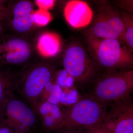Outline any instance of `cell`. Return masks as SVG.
I'll use <instances>...</instances> for the list:
<instances>
[{"instance_id": "obj_1", "label": "cell", "mask_w": 133, "mask_h": 133, "mask_svg": "<svg viewBox=\"0 0 133 133\" xmlns=\"http://www.w3.org/2000/svg\"><path fill=\"white\" fill-rule=\"evenodd\" d=\"M89 85L85 95L108 103L131 96L133 91V70H107Z\"/></svg>"}, {"instance_id": "obj_2", "label": "cell", "mask_w": 133, "mask_h": 133, "mask_svg": "<svg viewBox=\"0 0 133 133\" xmlns=\"http://www.w3.org/2000/svg\"><path fill=\"white\" fill-rule=\"evenodd\" d=\"M88 41L91 52L98 64L107 70L132 68V52L118 39L88 36Z\"/></svg>"}, {"instance_id": "obj_3", "label": "cell", "mask_w": 133, "mask_h": 133, "mask_svg": "<svg viewBox=\"0 0 133 133\" xmlns=\"http://www.w3.org/2000/svg\"><path fill=\"white\" fill-rule=\"evenodd\" d=\"M108 103L101 102L87 95L64 109L62 128L89 127L102 121Z\"/></svg>"}, {"instance_id": "obj_4", "label": "cell", "mask_w": 133, "mask_h": 133, "mask_svg": "<svg viewBox=\"0 0 133 133\" xmlns=\"http://www.w3.org/2000/svg\"><path fill=\"white\" fill-rule=\"evenodd\" d=\"M37 116L30 107L12 94L0 108V125L14 133H29L36 124Z\"/></svg>"}, {"instance_id": "obj_5", "label": "cell", "mask_w": 133, "mask_h": 133, "mask_svg": "<svg viewBox=\"0 0 133 133\" xmlns=\"http://www.w3.org/2000/svg\"><path fill=\"white\" fill-rule=\"evenodd\" d=\"M63 65L64 70L78 85L87 86L98 76V69L85 51L77 44L71 45L65 51Z\"/></svg>"}, {"instance_id": "obj_6", "label": "cell", "mask_w": 133, "mask_h": 133, "mask_svg": "<svg viewBox=\"0 0 133 133\" xmlns=\"http://www.w3.org/2000/svg\"><path fill=\"white\" fill-rule=\"evenodd\" d=\"M55 72L51 66L39 65L30 69L21 83L15 86L34 112L43 90L51 80Z\"/></svg>"}, {"instance_id": "obj_7", "label": "cell", "mask_w": 133, "mask_h": 133, "mask_svg": "<svg viewBox=\"0 0 133 133\" xmlns=\"http://www.w3.org/2000/svg\"><path fill=\"white\" fill-rule=\"evenodd\" d=\"M102 122L111 133H133V103L131 96L108 103Z\"/></svg>"}, {"instance_id": "obj_8", "label": "cell", "mask_w": 133, "mask_h": 133, "mask_svg": "<svg viewBox=\"0 0 133 133\" xmlns=\"http://www.w3.org/2000/svg\"><path fill=\"white\" fill-rule=\"evenodd\" d=\"M124 29L121 16L108 6L101 7L88 31V37L119 40Z\"/></svg>"}, {"instance_id": "obj_9", "label": "cell", "mask_w": 133, "mask_h": 133, "mask_svg": "<svg viewBox=\"0 0 133 133\" xmlns=\"http://www.w3.org/2000/svg\"><path fill=\"white\" fill-rule=\"evenodd\" d=\"M28 43L18 37L0 41V64H18L26 62L31 55Z\"/></svg>"}, {"instance_id": "obj_10", "label": "cell", "mask_w": 133, "mask_h": 133, "mask_svg": "<svg viewBox=\"0 0 133 133\" xmlns=\"http://www.w3.org/2000/svg\"><path fill=\"white\" fill-rule=\"evenodd\" d=\"M35 112L40 118L43 128L47 132H54L62 127L64 119V109L58 105L47 101L38 102Z\"/></svg>"}, {"instance_id": "obj_11", "label": "cell", "mask_w": 133, "mask_h": 133, "mask_svg": "<svg viewBox=\"0 0 133 133\" xmlns=\"http://www.w3.org/2000/svg\"><path fill=\"white\" fill-rule=\"evenodd\" d=\"M66 21L74 28H81L89 25L92 21L93 13L85 2L72 0L66 3L64 10Z\"/></svg>"}, {"instance_id": "obj_12", "label": "cell", "mask_w": 133, "mask_h": 133, "mask_svg": "<svg viewBox=\"0 0 133 133\" xmlns=\"http://www.w3.org/2000/svg\"><path fill=\"white\" fill-rule=\"evenodd\" d=\"M33 6L31 2L27 1H20L15 5L13 9L14 17L12 25L19 32L28 31L33 26Z\"/></svg>"}, {"instance_id": "obj_13", "label": "cell", "mask_w": 133, "mask_h": 133, "mask_svg": "<svg viewBox=\"0 0 133 133\" xmlns=\"http://www.w3.org/2000/svg\"><path fill=\"white\" fill-rule=\"evenodd\" d=\"M62 41L60 36L53 32H44L38 37L37 48L39 54L45 57L57 55L61 51Z\"/></svg>"}, {"instance_id": "obj_14", "label": "cell", "mask_w": 133, "mask_h": 133, "mask_svg": "<svg viewBox=\"0 0 133 133\" xmlns=\"http://www.w3.org/2000/svg\"><path fill=\"white\" fill-rule=\"evenodd\" d=\"M15 84L11 74L0 68V108L13 94Z\"/></svg>"}, {"instance_id": "obj_15", "label": "cell", "mask_w": 133, "mask_h": 133, "mask_svg": "<svg viewBox=\"0 0 133 133\" xmlns=\"http://www.w3.org/2000/svg\"><path fill=\"white\" fill-rule=\"evenodd\" d=\"M124 29L119 41L132 52L133 49V18L132 15L124 13L121 16Z\"/></svg>"}, {"instance_id": "obj_16", "label": "cell", "mask_w": 133, "mask_h": 133, "mask_svg": "<svg viewBox=\"0 0 133 133\" xmlns=\"http://www.w3.org/2000/svg\"><path fill=\"white\" fill-rule=\"evenodd\" d=\"M33 17L34 24L39 27L46 26L52 19V15L49 10L41 9L34 11Z\"/></svg>"}, {"instance_id": "obj_17", "label": "cell", "mask_w": 133, "mask_h": 133, "mask_svg": "<svg viewBox=\"0 0 133 133\" xmlns=\"http://www.w3.org/2000/svg\"><path fill=\"white\" fill-rule=\"evenodd\" d=\"M57 81V84L60 87L61 86H70L74 82L72 77L70 76L64 69L58 73Z\"/></svg>"}, {"instance_id": "obj_18", "label": "cell", "mask_w": 133, "mask_h": 133, "mask_svg": "<svg viewBox=\"0 0 133 133\" xmlns=\"http://www.w3.org/2000/svg\"><path fill=\"white\" fill-rule=\"evenodd\" d=\"M52 132L54 133H88V128L87 127H63Z\"/></svg>"}, {"instance_id": "obj_19", "label": "cell", "mask_w": 133, "mask_h": 133, "mask_svg": "<svg viewBox=\"0 0 133 133\" xmlns=\"http://www.w3.org/2000/svg\"><path fill=\"white\" fill-rule=\"evenodd\" d=\"M56 1L54 0H36V5L39 8L44 10H49L52 9L55 6Z\"/></svg>"}, {"instance_id": "obj_20", "label": "cell", "mask_w": 133, "mask_h": 133, "mask_svg": "<svg viewBox=\"0 0 133 133\" xmlns=\"http://www.w3.org/2000/svg\"><path fill=\"white\" fill-rule=\"evenodd\" d=\"M88 128V133H111L105 127L102 122Z\"/></svg>"}, {"instance_id": "obj_21", "label": "cell", "mask_w": 133, "mask_h": 133, "mask_svg": "<svg viewBox=\"0 0 133 133\" xmlns=\"http://www.w3.org/2000/svg\"><path fill=\"white\" fill-rule=\"evenodd\" d=\"M6 16V10L1 2L0 1V21L5 19Z\"/></svg>"}, {"instance_id": "obj_22", "label": "cell", "mask_w": 133, "mask_h": 133, "mask_svg": "<svg viewBox=\"0 0 133 133\" xmlns=\"http://www.w3.org/2000/svg\"><path fill=\"white\" fill-rule=\"evenodd\" d=\"M0 133H14L10 129L2 125H0Z\"/></svg>"}, {"instance_id": "obj_23", "label": "cell", "mask_w": 133, "mask_h": 133, "mask_svg": "<svg viewBox=\"0 0 133 133\" xmlns=\"http://www.w3.org/2000/svg\"><path fill=\"white\" fill-rule=\"evenodd\" d=\"M2 27L1 24L0 23V34L2 33Z\"/></svg>"}]
</instances>
